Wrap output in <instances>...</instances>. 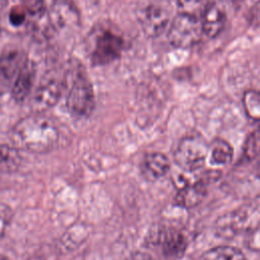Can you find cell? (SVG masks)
Masks as SVG:
<instances>
[{
	"label": "cell",
	"mask_w": 260,
	"mask_h": 260,
	"mask_svg": "<svg viewBox=\"0 0 260 260\" xmlns=\"http://www.w3.org/2000/svg\"><path fill=\"white\" fill-rule=\"evenodd\" d=\"M9 137L12 145L19 150L43 153L58 144L60 131L51 118L34 114L19 120L12 127Z\"/></svg>",
	"instance_id": "obj_1"
},
{
	"label": "cell",
	"mask_w": 260,
	"mask_h": 260,
	"mask_svg": "<svg viewBox=\"0 0 260 260\" xmlns=\"http://www.w3.org/2000/svg\"><path fill=\"white\" fill-rule=\"evenodd\" d=\"M64 78L66 107L75 118L88 117L94 108L93 87L81 67H71Z\"/></svg>",
	"instance_id": "obj_2"
},
{
	"label": "cell",
	"mask_w": 260,
	"mask_h": 260,
	"mask_svg": "<svg viewBox=\"0 0 260 260\" xmlns=\"http://www.w3.org/2000/svg\"><path fill=\"white\" fill-rule=\"evenodd\" d=\"M260 223V208L252 205L242 206L220 215L214 222L215 235L232 239L244 232H250Z\"/></svg>",
	"instance_id": "obj_3"
},
{
	"label": "cell",
	"mask_w": 260,
	"mask_h": 260,
	"mask_svg": "<svg viewBox=\"0 0 260 260\" xmlns=\"http://www.w3.org/2000/svg\"><path fill=\"white\" fill-rule=\"evenodd\" d=\"M124 39L111 27L99 28L91 40L90 60L94 65H106L117 60L124 49Z\"/></svg>",
	"instance_id": "obj_4"
},
{
	"label": "cell",
	"mask_w": 260,
	"mask_h": 260,
	"mask_svg": "<svg viewBox=\"0 0 260 260\" xmlns=\"http://www.w3.org/2000/svg\"><path fill=\"white\" fill-rule=\"evenodd\" d=\"M209 146L199 135H188L182 138L174 152L177 166L187 173L201 169L208 157Z\"/></svg>",
	"instance_id": "obj_5"
},
{
	"label": "cell",
	"mask_w": 260,
	"mask_h": 260,
	"mask_svg": "<svg viewBox=\"0 0 260 260\" xmlns=\"http://www.w3.org/2000/svg\"><path fill=\"white\" fill-rule=\"evenodd\" d=\"M202 35V24L198 17L179 13L170 23L168 40L175 48L187 49L196 45Z\"/></svg>",
	"instance_id": "obj_6"
},
{
	"label": "cell",
	"mask_w": 260,
	"mask_h": 260,
	"mask_svg": "<svg viewBox=\"0 0 260 260\" xmlns=\"http://www.w3.org/2000/svg\"><path fill=\"white\" fill-rule=\"evenodd\" d=\"M135 14L141 29L150 38L161 35L170 22L168 10L154 0H142L137 4Z\"/></svg>",
	"instance_id": "obj_7"
},
{
	"label": "cell",
	"mask_w": 260,
	"mask_h": 260,
	"mask_svg": "<svg viewBox=\"0 0 260 260\" xmlns=\"http://www.w3.org/2000/svg\"><path fill=\"white\" fill-rule=\"evenodd\" d=\"M64 78H59L55 73L49 72L42 77L32 96V106L36 110L43 111L55 106L63 91Z\"/></svg>",
	"instance_id": "obj_8"
},
{
	"label": "cell",
	"mask_w": 260,
	"mask_h": 260,
	"mask_svg": "<svg viewBox=\"0 0 260 260\" xmlns=\"http://www.w3.org/2000/svg\"><path fill=\"white\" fill-rule=\"evenodd\" d=\"M177 186L176 203L184 208H191L198 205L206 195L207 183L201 177L191 181L180 175L177 178Z\"/></svg>",
	"instance_id": "obj_9"
},
{
	"label": "cell",
	"mask_w": 260,
	"mask_h": 260,
	"mask_svg": "<svg viewBox=\"0 0 260 260\" xmlns=\"http://www.w3.org/2000/svg\"><path fill=\"white\" fill-rule=\"evenodd\" d=\"M26 59V56L16 49H9L0 55V95L11 89L15 77Z\"/></svg>",
	"instance_id": "obj_10"
},
{
	"label": "cell",
	"mask_w": 260,
	"mask_h": 260,
	"mask_svg": "<svg viewBox=\"0 0 260 260\" xmlns=\"http://www.w3.org/2000/svg\"><path fill=\"white\" fill-rule=\"evenodd\" d=\"M157 244L161 253L170 259H177L184 255L188 247L186 235L177 228H164L157 236Z\"/></svg>",
	"instance_id": "obj_11"
},
{
	"label": "cell",
	"mask_w": 260,
	"mask_h": 260,
	"mask_svg": "<svg viewBox=\"0 0 260 260\" xmlns=\"http://www.w3.org/2000/svg\"><path fill=\"white\" fill-rule=\"evenodd\" d=\"M36 75L37 69L35 63L26 59L19 69L10 89L11 95L15 102H24L30 94L36 82Z\"/></svg>",
	"instance_id": "obj_12"
},
{
	"label": "cell",
	"mask_w": 260,
	"mask_h": 260,
	"mask_svg": "<svg viewBox=\"0 0 260 260\" xmlns=\"http://www.w3.org/2000/svg\"><path fill=\"white\" fill-rule=\"evenodd\" d=\"M171 169V162L167 155L152 151L146 153L140 165L141 174L147 181H156L166 176Z\"/></svg>",
	"instance_id": "obj_13"
},
{
	"label": "cell",
	"mask_w": 260,
	"mask_h": 260,
	"mask_svg": "<svg viewBox=\"0 0 260 260\" xmlns=\"http://www.w3.org/2000/svg\"><path fill=\"white\" fill-rule=\"evenodd\" d=\"M50 10L49 20L54 28L67 29L77 24L79 20L77 10L67 1H57Z\"/></svg>",
	"instance_id": "obj_14"
},
{
	"label": "cell",
	"mask_w": 260,
	"mask_h": 260,
	"mask_svg": "<svg viewBox=\"0 0 260 260\" xmlns=\"http://www.w3.org/2000/svg\"><path fill=\"white\" fill-rule=\"evenodd\" d=\"M225 13L217 4H208L201 16L203 34L208 38L217 37L225 24Z\"/></svg>",
	"instance_id": "obj_15"
},
{
	"label": "cell",
	"mask_w": 260,
	"mask_h": 260,
	"mask_svg": "<svg viewBox=\"0 0 260 260\" xmlns=\"http://www.w3.org/2000/svg\"><path fill=\"white\" fill-rule=\"evenodd\" d=\"M234 156L232 145L221 138H216L211 142L208 151V159L213 167H222L230 164Z\"/></svg>",
	"instance_id": "obj_16"
},
{
	"label": "cell",
	"mask_w": 260,
	"mask_h": 260,
	"mask_svg": "<svg viewBox=\"0 0 260 260\" xmlns=\"http://www.w3.org/2000/svg\"><path fill=\"white\" fill-rule=\"evenodd\" d=\"M22 162V156L14 145L0 144V173H13Z\"/></svg>",
	"instance_id": "obj_17"
},
{
	"label": "cell",
	"mask_w": 260,
	"mask_h": 260,
	"mask_svg": "<svg viewBox=\"0 0 260 260\" xmlns=\"http://www.w3.org/2000/svg\"><path fill=\"white\" fill-rule=\"evenodd\" d=\"M202 260H247L245 254L232 246H217L209 249L202 256Z\"/></svg>",
	"instance_id": "obj_18"
},
{
	"label": "cell",
	"mask_w": 260,
	"mask_h": 260,
	"mask_svg": "<svg viewBox=\"0 0 260 260\" xmlns=\"http://www.w3.org/2000/svg\"><path fill=\"white\" fill-rule=\"evenodd\" d=\"M243 106L247 116L253 121H260V91L249 89L243 95Z\"/></svg>",
	"instance_id": "obj_19"
},
{
	"label": "cell",
	"mask_w": 260,
	"mask_h": 260,
	"mask_svg": "<svg viewBox=\"0 0 260 260\" xmlns=\"http://www.w3.org/2000/svg\"><path fill=\"white\" fill-rule=\"evenodd\" d=\"M207 0H177V7L180 13L201 17L207 7Z\"/></svg>",
	"instance_id": "obj_20"
},
{
	"label": "cell",
	"mask_w": 260,
	"mask_h": 260,
	"mask_svg": "<svg viewBox=\"0 0 260 260\" xmlns=\"http://www.w3.org/2000/svg\"><path fill=\"white\" fill-rule=\"evenodd\" d=\"M260 154V131H255L251 133L244 144L243 147V158L246 161H250L258 157Z\"/></svg>",
	"instance_id": "obj_21"
},
{
	"label": "cell",
	"mask_w": 260,
	"mask_h": 260,
	"mask_svg": "<svg viewBox=\"0 0 260 260\" xmlns=\"http://www.w3.org/2000/svg\"><path fill=\"white\" fill-rule=\"evenodd\" d=\"M21 5L28 16L30 15L35 17L43 16L48 9L45 0H23V3Z\"/></svg>",
	"instance_id": "obj_22"
},
{
	"label": "cell",
	"mask_w": 260,
	"mask_h": 260,
	"mask_svg": "<svg viewBox=\"0 0 260 260\" xmlns=\"http://www.w3.org/2000/svg\"><path fill=\"white\" fill-rule=\"evenodd\" d=\"M12 209L4 203H0V239L4 236L12 220Z\"/></svg>",
	"instance_id": "obj_23"
},
{
	"label": "cell",
	"mask_w": 260,
	"mask_h": 260,
	"mask_svg": "<svg viewBox=\"0 0 260 260\" xmlns=\"http://www.w3.org/2000/svg\"><path fill=\"white\" fill-rule=\"evenodd\" d=\"M27 13L25 12L24 8L22 7V5H18V6H14L9 14H8V18L10 20V23L14 26H19L21 25L27 17Z\"/></svg>",
	"instance_id": "obj_24"
},
{
	"label": "cell",
	"mask_w": 260,
	"mask_h": 260,
	"mask_svg": "<svg viewBox=\"0 0 260 260\" xmlns=\"http://www.w3.org/2000/svg\"><path fill=\"white\" fill-rule=\"evenodd\" d=\"M246 245L250 250L260 252V224L248 233Z\"/></svg>",
	"instance_id": "obj_25"
},
{
	"label": "cell",
	"mask_w": 260,
	"mask_h": 260,
	"mask_svg": "<svg viewBox=\"0 0 260 260\" xmlns=\"http://www.w3.org/2000/svg\"><path fill=\"white\" fill-rule=\"evenodd\" d=\"M128 260H154V258L146 253V252H141V251H137L135 253H133Z\"/></svg>",
	"instance_id": "obj_26"
},
{
	"label": "cell",
	"mask_w": 260,
	"mask_h": 260,
	"mask_svg": "<svg viewBox=\"0 0 260 260\" xmlns=\"http://www.w3.org/2000/svg\"><path fill=\"white\" fill-rule=\"evenodd\" d=\"M7 7H8V0H0V27L5 17Z\"/></svg>",
	"instance_id": "obj_27"
},
{
	"label": "cell",
	"mask_w": 260,
	"mask_h": 260,
	"mask_svg": "<svg viewBox=\"0 0 260 260\" xmlns=\"http://www.w3.org/2000/svg\"><path fill=\"white\" fill-rule=\"evenodd\" d=\"M0 260H10L8 257H6L5 255H2L0 254Z\"/></svg>",
	"instance_id": "obj_28"
},
{
	"label": "cell",
	"mask_w": 260,
	"mask_h": 260,
	"mask_svg": "<svg viewBox=\"0 0 260 260\" xmlns=\"http://www.w3.org/2000/svg\"><path fill=\"white\" fill-rule=\"evenodd\" d=\"M257 172H258V175L260 176V161H259V164L257 166Z\"/></svg>",
	"instance_id": "obj_29"
}]
</instances>
